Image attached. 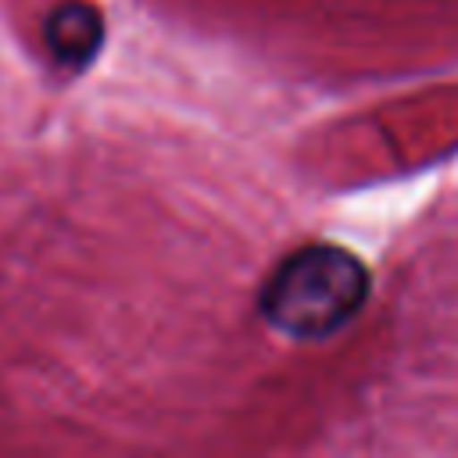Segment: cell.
<instances>
[{"instance_id": "2", "label": "cell", "mask_w": 458, "mask_h": 458, "mask_svg": "<svg viewBox=\"0 0 458 458\" xmlns=\"http://www.w3.org/2000/svg\"><path fill=\"white\" fill-rule=\"evenodd\" d=\"M43 43L64 68H86L104 43V21L93 4L64 0L43 21Z\"/></svg>"}, {"instance_id": "1", "label": "cell", "mask_w": 458, "mask_h": 458, "mask_svg": "<svg viewBox=\"0 0 458 458\" xmlns=\"http://www.w3.org/2000/svg\"><path fill=\"white\" fill-rule=\"evenodd\" d=\"M369 301V268L340 247L315 243L283 258L261 286L258 311L286 340H326Z\"/></svg>"}]
</instances>
